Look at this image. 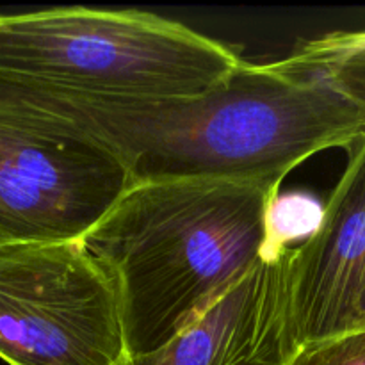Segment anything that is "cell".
I'll use <instances>...</instances> for the list:
<instances>
[{
    "label": "cell",
    "mask_w": 365,
    "mask_h": 365,
    "mask_svg": "<svg viewBox=\"0 0 365 365\" xmlns=\"http://www.w3.org/2000/svg\"><path fill=\"white\" fill-rule=\"evenodd\" d=\"M128 356L113 282L82 239L0 245V359L120 365Z\"/></svg>",
    "instance_id": "cell-5"
},
{
    "label": "cell",
    "mask_w": 365,
    "mask_h": 365,
    "mask_svg": "<svg viewBox=\"0 0 365 365\" xmlns=\"http://www.w3.org/2000/svg\"><path fill=\"white\" fill-rule=\"evenodd\" d=\"M280 185L260 180L134 182L82 241L113 282L128 356L157 351L271 253Z\"/></svg>",
    "instance_id": "cell-2"
},
{
    "label": "cell",
    "mask_w": 365,
    "mask_h": 365,
    "mask_svg": "<svg viewBox=\"0 0 365 365\" xmlns=\"http://www.w3.org/2000/svg\"><path fill=\"white\" fill-rule=\"evenodd\" d=\"M324 205L305 192H278L267 214L271 253L294 250L314 235L323 220Z\"/></svg>",
    "instance_id": "cell-9"
},
{
    "label": "cell",
    "mask_w": 365,
    "mask_h": 365,
    "mask_svg": "<svg viewBox=\"0 0 365 365\" xmlns=\"http://www.w3.org/2000/svg\"><path fill=\"white\" fill-rule=\"evenodd\" d=\"M242 63L230 46L146 11L71 6L0 14V78L57 98H192Z\"/></svg>",
    "instance_id": "cell-3"
},
{
    "label": "cell",
    "mask_w": 365,
    "mask_h": 365,
    "mask_svg": "<svg viewBox=\"0 0 365 365\" xmlns=\"http://www.w3.org/2000/svg\"><path fill=\"white\" fill-rule=\"evenodd\" d=\"M287 309L298 349L365 328V138L348 150L319 228L291 250Z\"/></svg>",
    "instance_id": "cell-6"
},
{
    "label": "cell",
    "mask_w": 365,
    "mask_h": 365,
    "mask_svg": "<svg viewBox=\"0 0 365 365\" xmlns=\"http://www.w3.org/2000/svg\"><path fill=\"white\" fill-rule=\"evenodd\" d=\"M284 61L294 70L319 75L365 107V29L331 31L305 39Z\"/></svg>",
    "instance_id": "cell-8"
},
{
    "label": "cell",
    "mask_w": 365,
    "mask_h": 365,
    "mask_svg": "<svg viewBox=\"0 0 365 365\" xmlns=\"http://www.w3.org/2000/svg\"><path fill=\"white\" fill-rule=\"evenodd\" d=\"M130 184L106 141L0 78V245L84 239Z\"/></svg>",
    "instance_id": "cell-4"
},
{
    "label": "cell",
    "mask_w": 365,
    "mask_h": 365,
    "mask_svg": "<svg viewBox=\"0 0 365 365\" xmlns=\"http://www.w3.org/2000/svg\"><path fill=\"white\" fill-rule=\"evenodd\" d=\"M289 365H365V328L303 346Z\"/></svg>",
    "instance_id": "cell-10"
},
{
    "label": "cell",
    "mask_w": 365,
    "mask_h": 365,
    "mask_svg": "<svg viewBox=\"0 0 365 365\" xmlns=\"http://www.w3.org/2000/svg\"><path fill=\"white\" fill-rule=\"evenodd\" d=\"M289 255L266 259L173 341L120 365H289L298 351L287 309Z\"/></svg>",
    "instance_id": "cell-7"
},
{
    "label": "cell",
    "mask_w": 365,
    "mask_h": 365,
    "mask_svg": "<svg viewBox=\"0 0 365 365\" xmlns=\"http://www.w3.org/2000/svg\"><path fill=\"white\" fill-rule=\"evenodd\" d=\"M106 141L134 182L260 180L365 138V107L323 77L285 64L242 63L203 95L171 102L64 100L41 93Z\"/></svg>",
    "instance_id": "cell-1"
}]
</instances>
